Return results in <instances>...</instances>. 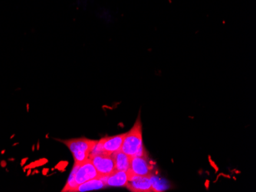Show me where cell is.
Segmentation results:
<instances>
[{"instance_id": "ba28073f", "label": "cell", "mask_w": 256, "mask_h": 192, "mask_svg": "<svg viewBox=\"0 0 256 192\" xmlns=\"http://www.w3.org/2000/svg\"><path fill=\"white\" fill-rule=\"evenodd\" d=\"M129 179V172L115 170L112 174L110 175L106 179L107 186L112 187H123L127 186Z\"/></svg>"}, {"instance_id": "8992f818", "label": "cell", "mask_w": 256, "mask_h": 192, "mask_svg": "<svg viewBox=\"0 0 256 192\" xmlns=\"http://www.w3.org/2000/svg\"><path fill=\"white\" fill-rule=\"evenodd\" d=\"M95 179H100V176L94 165L89 160L81 164H78L74 176L77 186H80L88 181Z\"/></svg>"}, {"instance_id": "7a4b0ae2", "label": "cell", "mask_w": 256, "mask_h": 192, "mask_svg": "<svg viewBox=\"0 0 256 192\" xmlns=\"http://www.w3.org/2000/svg\"><path fill=\"white\" fill-rule=\"evenodd\" d=\"M97 142L98 141L86 138H78L65 140L62 143L68 146V148L72 153L74 163L81 164L88 160L90 153Z\"/></svg>"}, {"instance_id": "6da1fadb", "label": "cell", "mask_w": 256, "mask_h": 192, "mask_svg": "<svg viewBox=\"0 0 256 192\" xmlns=\"http://www.w3.org/2000/svg\"><path fill=\"white\" fill-rule=\"evenodd\" d=\"M121 151L131 157L147 156L143 143L142 126L140 118H137L131 130L126 133Z\"/></svg>"}, {"instance_id": "277c9868", "label": "cell", "mask_w": 256, "mask_h": 192, "mask_svg": "<svg viewBox=\"0 0 256 192\" xmlns=\"http://www.w3.org/2000/svg\"><path fill=\"white\" fill-rule=\"evenodd\" d=\"M129 172V171H128ZM154 176H141L132 174L129 172V179L126 187L131 192H157L154 185Z\"/></svg>"}, {"instance_id": "9c48e42d", "label": "cell", "mask_w": 256, "mask_h": 192, "mask_svg": "<svg viewBox=\"0 0 256 192\" xmlns=\"http://www.w3.org/2000/svg\"><path fill=\"white\" fill-rule=\"evenodd\" d=\"M114 165H115L116 170L119 171L127 172L130 169L131 166V156L125 154L122 151H117L111 154Z\"/></svg>"}, {"instance_id": "7c38bea8", "label": "cell", "mask_w": 256, "mask_h": 192, "mask_svg": "<svg viewBox=\"0 0 256 192\" xmlns=\"http://www.w3.org/2000/svg\"><path fill=\"white\" fill-rule=\"evenodd\" d=\"M2 166H5V162H2Z\"/></svg>"}, {"instance_id": "52a82bcc", "label": "cell", "mask_w": 256, "mask_h": 192, "mask_svg": "<svg viewBox=\"0 0 256 192\" xmlns=\"http://www.w3.org/2000/svg\"><path fill=\"white\" fill-rule=\"evenodd\" d=\"M126 133L113 136V137H107L101 139L98 141L101 145V148L104 151V154L111 156L112 153L120 151L124 142Z\"/></svg>"}, {"instance_id": "5b68a950", "label": "cell", "mask_w": 256, "mask_h": 192, "mask_svg": "<svg viewBox=\"0 0 256 192\" xmlns=\"http://www.w3.org/2000/svg\"><path fill=\"white\" fill-rule=\"evenodd\" d=\"M137 176H154V166L147 156H134L131 158V166L128 170Z\"/></svg>"}, {"instance_id": "8fae6325", "label": "cell", "mask_w": 256, "mask_h": 192, "mask_svg": "<svg viewBox=\"0 0 256 192\" xmlns=\"http://www.w3.org/2000/svg\"><path fill=\"white\" fill-rule=\"evenodd\" d=\"M78 164L74 163V167H73L72 171L70 174L69 178H68V182H67L66 186L63 189L62 192H76L78 186H77L75 183V173H76L77 168H78Z\"/></svg>"}, {"instance_id": "3957f363", "label": "cell", "mask_w": 256, "mask_h": 192, "mask_svg": "<svg viewBox=\"0 0 256 192\" xmlns=\"http://www.w3.org/2000/svg\"><path fill=\"white\" fill-rule=\"evenodd\" d=\"M88 160L94 165L100 179H107L116 170L114 160L110 155L89 156Z\"/></svg>"}, {"instance_id": "30bf717a", "label": "cell", "mask_w": 256, "mask_h": 192, "mask_svg": "<svg viewBox=\"0 0 256 192\" xmlns=\"http://www.w3.org/2000/svg\"><path fill=\"white\" fill-rule=\"evenodd\" d=\"M105 182L101 179H92V180L88 181L86 183L78 186L76 192H87V191L97 190V189H103L106 187Z\"/></svg>"}]
</instances>
